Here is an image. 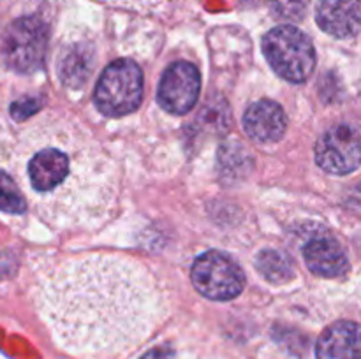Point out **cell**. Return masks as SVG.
<instances>
[{"mask_svg": "<svg viewBox=\"0 0 361 359\" xmlns=\"http://www.w3.org/2000/svg\"><path fill=\"white\" fill-rule=\"evenodd\" d=\"M0 210L11 215H20L27 211V201L20 187L6 171H0Z\"/></svg>", "mask_w": 361, "mask_h": 359, "instance_id": "obj_15", "label": "cell"}, {"mask_svg": "<svg viewBox=\"0 0 361 359\" xmlns=\"http://www.w3.org/2000/svg\"><path fill=\"white\" fill-rule=\"evenodd\" d=\"M48 49V27L37 16H23L6 30L2 56L7 65L21 74H30L42 65Z\"/></svg>", "mask_w": 361, "mask_h": 359, "instance_id": "obj_5", "label": "cell"}, {"mask_svg": "<svg viewBox=\"0 0 361 359\" xmlns=\"http://www.w3.org/2000/svg\"><path fill=\"white\" fill-rule=\"evenodd\" d=\"M316 20L334 37H353L361 30V0H319Z\"/></svg>", "mask_w": 361, "mask_h": 359, "instance_id": "obj_9", "label": "cell"}, {"mask_svg": "<svg viewBox=\"0 0 361 359\" xmlns=\"http://www.w3.org/2000/svg\"><path fill=\"white\" fill-rule=\"evenodd\" d=\"M166 355H168V352L162 351V348H157V351L148 352L143 359H166Z\"/></svg>", "mask_w": 361, "mask_h": 359, "instance_id": "obj_18", "label": "cell"}, {"mask_svg": "<svg viewBox=\"0 0 361 359\" xmlns=\"http://www.w3.org/2000/svg\"><path fill=\"white\" fill-rule=\"evenodd\" d=\"M192 284L197 292L214 301H229L245 287L242 267L226 253L210 250L201 253L192 266Z\"/></svg>", "mask_w": 361, "mask_h": 359, "instance_id": "obj_6", "label": "cell"}, {"mask_svg": "<svg viewBox=\"0 0 361 359\" xmlns=\"http://www.w3.org/2000/svg\"><path fill=\"white\" fill-rule=\"evenodd\" d=\"M263 51L275 73L291 83L307 81L316 67L312 42L293 25L271 28L263 39Z\"/></svg>", "mask_w": 361, "mask_h": 359, "instance_id": "obj_3", "label": "cell"}, {"mask_svg": "<svg viewBox=\"0 0 361 359\" xmlns=\"http://www.w3.org/2000/svg\"><path fill=\"white\" fill-rule=\"evenodd\" d=\"M27 178L32 192L42 201L44 208H73L78 224H83L80 210L83 208L88 218L99 217L115 197V180L108 165H99V158L92 160L83 150L67 151L60 144H46L32 153L27 162ZM69 222L73 218L69 215Z\"/></svg>", "mask_w": 361, "mask_h": 359, "instance_id": "obj_2", "label": "cell"}, {"mask_svg": "<svg viewBox=\"0 0 361 359\" xmlns=\"http://www.w3.org/2000/svg\"><path fill=\"white\" fill-rule=\"evenodd\" d=\"M143 99V73L136 62L115 60L101 74L95 87L94 101L106 116H123L133 113Z\"/></svg>", "mask_w": 361, "mask_h": 359, "instance_id": "obj_4", "label": "cell"}, {"mask_svg": "<svg viewBox=\"0 0 361 359\" xmlns=\"http://www.w3.org/2000/svg\"><path fill=\"white\" fill-rule=\"evenodd\" d=\"M360 190H361V183H360Z\"/></svg>", "mask_w": 361, "mask_h": 359, "instance_id": "obj_19", "label": "cell"}, {"mask_svg": "<svg viewBox=\"0 0 361 359\" xmlns=\"http://www.w3.org/2000/svg\"><path fill=\"white\" fill-rule=\"evenodd\" d=\"M317 359H361V326L338 320L323 331L316 345Z\"/></svg>", "mask_w": 361, "mask_h": 359, "instance_id": "obj_10", "label": "cell"}, {"mask_svg": "<svg viewBox=\"0 0 361 359\" xmlns=\"http://www.w3.org/2000/svg\"><path fill=\"white\" fill-rule=\"evenodd\" d=\"M307 0H271V13L286 21H300L307 13Z\"/></svg>", "mask_w": 361, "mask_h": 359, "instance_id": "obj_17", "label": "cell"}, {"mask_svg": "<svg viewBox=\"0 0 361 359\" xmlns=\"http://www.w3.org/2000/svg\"><path fill=\"white\" fill-rule=\"evenodd\" d=\"M243 127L245 132L257 143H274L279 141L286 132L288 118L286 113L277 102L274 101H257L247 109L243 116Z\"/></svg>", "mask_w": 361, "mask_h": 359, "instance_id": "obj_11", "label": "cell"}, {"mask_svg": "<svg viewBox=\"0 0 361 359\" xmlns=\"http://www.w3.org/2000/svg\"><path fill=\"white\" fill-rule=\"evenodd\" d=\"M316 162L331 175H349L361 165V137L349 125L331 127L316 144Z\"/></svg>", "mask_w": 361, "mask_h": 359, "instance_id": "obj_7", "label": "cell"}, {"mask_svg": "<svg viewBox=\"0 0 361 359\" xmlns=\"http://www.w3.org/2000/svg\"><path fill=\"white\" fill-rule=\"evenodd\" d=\"M35 305L59 345L97 359L143 344L169 313L168 298L145 264L113 253L49 266L35 284Z\"/></svg>", "mask_w": 361, "mask_h": 359, "instance_id": "obj_1", "label": "cell"}, {"mask_svg": "<svg viewBox=\"0 0 361 359\" xmlns=\"http://www.w3.org/2000/svg\"><path fill=\"white\" fill-rule=\"evenodd\" d=\"M303 257L309 270L321 277H341L349 266L344 248L331 236H317L310 239L303 250Z\"/></svg>", "mask_w": 361, "mask_h": 359, "instance_id": "obj_12", "label": "cell"}, {"mask_svg": "<svg viewBox=\"0 0 361 359\" xmlns=\"http://www.w3.org/2000/svg\"><path fill=\"white\" fill-rule=\"evenodd\" d=\"M201 120L207 129L215 130V132H226L231 123V115H229L228 102L222 99H214L204 104L203 113H201Z\"/></svg>", "mask_w": 361, "mask_h": 359, "instance_id": "obj_16", "label": "cell"}, {"mask_svg": "<svg viewBox=\"0 0 361 359\" xmlns=\"http://www.w3.org/2000/svg\"><path fill=\"white\" fill-rule=\"evenodd\" d=\"M94 69V53L83 44L71 46L59 60V76L67 87H80Z\"/></svg>", "mask_w": 361, "mask_h": 359, "instance_id": "obj_13", "label": "cell"}, {"mask_svg": "<svg viewBox=\"0 0 361 359\" xmlns=\"http://www.w3.org/2000/svg\"><path fill=\"white\" fill-rule=\"evenodd\" d=\"M256 267L268 282L271 284H282L291 280L295 275L291 259L281 250H261L256 257Z\"/></svg>", "mask_w": 361, "mask_h": 359, "instance_id": "obj_14", "label": "cell"}, {"mask_svg": "<svg viewBox=\"0 0 361 359\" xmlns=\"http://www.w3.org/2000/svg\"><path fill=\"white\" fill-rule=\"evenodd\" d=\"M201 90L200 70L190 62H175L166 69L157 90V101L168 113L185 115L196 106Z\"/></svg>", "mask_w": 361, "mask_h": 359, "instance_id": "obj_8", "label": "cell"}]
</instances>
